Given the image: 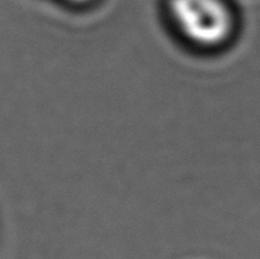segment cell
Instances as JSON below:
<instances>
[{
  "label": "cell",
  "instance_id": "obj_1",
  "mask_svg": "<svg viewBox=\"0 0 260 259\" xmlns=\"http://www.w3.org/2000/svg\"><path fill=\"white\" fill-rule=\"evenodd\" d=\"M168 25L187 47L217 52L236 30V13L230 0H165Z\"/></svg>",
  "mask_w": 260,
  "mask_h": 259
}]
</instances>
